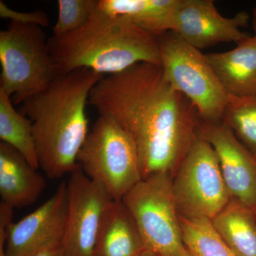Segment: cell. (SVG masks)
<instances>
[{
    "instance_id": "1",
    "label": "cell",
    "mask_w": 256,
    "mask_h": 256,
    "mask_svg": "<svg viewBox=\"0 0 256 256\" xmlns=\"http://www.w3.org/2000/svg\"><path fill=\"white\" fill-rule=\"evenodd\" d=\"M88 105L132 138L142 180L162 173L173 176L198 136L196 108L156 64L140 63L105 76L92 88Z\"/></svg>"
},
{
    "instance_id": "2",
    "label": "cell",
    "mask_w": 256,
    "mask_h": 256,
    "mask_svg": "<svg viewBox=\"0 0 256 256\" xmlns=\"http://www.w3.org/2000/svg\"><path fill=\"white\" fill-rule=\"evenodd\" d=\"M105 76L87 68L60 75L20 105L32 122L40 168L50 178L70 174L89 133L86 114L92 88Z\"/></svg>"
},
{
    "instance_id": "3",
    "label": "cell",
    "mask_w": 256,
    "mask_h": 256,
    "mask_svg": "<svg viewBox=\"0 0 256 256\" xmlns=\"http://www.w3.org/2000/svg\"><path fill=\"white\" fill-rule=\"evenodd\" d=\"M48 46L60 76L82 68L108 76L140 63L161 64L158 36L98 10L79 30L48 37Z\"/></svg>"
},
{
    "instance_id": "4",
    "label": "cell",
    "mask_w": 256,
    "mask_h": 256,
    "mask_svg": "<svg viewBox=\"0 0 256 256\" xmlns=\"http://www.w3.org/2000/svg\"><path fill=\"white\" fill-rule=\"evenodd\" d=\"M0 90L20 106L60 76L48 38L36 25L10 22L0 32Z\"/></svg>"
},
{
    "instance_id": "5",
    "label": "cell",
    "mask_w": 256,
    "mask_h": 256,
    "mask_svg": "<svg viewBox=\"0 0 256 256\" xmlns=\"http://www.w3.org/2000/svg\"><path fill=\"white\" fill-rule=\"evenodd\" d=\"M84 174L114 201H122L142 180L136 144L114 120L99 116L77 156Z\"/></svg>"
},
{
    "instance_id": "6",
    "label": "cell",
    "mask_w": 256,
    "mask_h": 256,
    "mask_svg": "<svg viewBox=\"0 0 256 256\" xmlns=\"http://www.w3.org/2000/svg\"><path fill=\"white\" fill-rule=\"evenodd\" d=\"M158 38L160 66L172 86L191 101L201 120L222 122L228 95L205 54L173 32Z\"/></svg>"
},
{
    "instance_id": "7",
    "label": "cell",
    "mask_w": 256,
    "mask_h": 256,
    "mask_svg": "<svg viewBox=\"0 0 256 256\" xmlns=\"http://www.w3.org/2000/svg\"><path fill=\"white\" fill-rule=\"evenodd\" d=\"M141 234L146 250L160 256H190L172 192V176L153 175L122 198Z\"/></svg>"
},
{
    "instance_id": "8",
    "label": "cell",
    "mask_w": 256,
    "mask_h": 256,
    "mask_svg": "<svg viewBox=\"0 0 256 256\" xmlns=\"http://www.w3.org/2000/svg\"><path fill=\"white\" fill-rule=\"evenodd\" d=\"M172 192L181 218L212 220L230 201L212 146L198 134L172 176Z\"/></svg>"
},
{
    "instance_id": "9",
    "label": "cell",
    "mask_w": 256,
    "mask_h": 256,
    "mask_svg": "<svg viewBox=\"0 0 256 256\" xmlns=\"http://www.w3.org/2000/svg\"><path fill=\"white\" fill-rule=\"evenodd\" d=\"M67 188L68 210L60 244L62 256H94L102 216L112 200L79 165L70 173Z\"/></svg>"
},
{
    "instance_id": "10",
    "label": "cell",
    "mask_w": 256,
    "mask_h": 256,
    "mask_svg": "<svg viewBox=\"0 0 256 256\" xmlns=\"http://www.w3.org/2000/svg\"><path fill=\"white\" fill-rule=\"evenodd\" d=\"M249 20L245 12L233 18L222 16L212 0H178L170 31L201 50L224 42L238 44L247 38L242 28Z\"/></svg>"
},
{
    "instance_id": "11",
    "label": "cell",
    "mask_w": 256,
    "mask_h": 256,
    "mask_svg": "<svg viewBox=\"0 0 256 256\" xmlns=\"http://www.w3.org/2000/svg\"><path fill=\"white\" fill-rule=\"evenodd\" d=\"M68 210L67 184L62 182L43 204L10 224L6 256H31L45 248L62 244Z\"/></svg>"
},
{
    "instance_id": "12",
    "label": "cell",
    "mask_w": 256,
    "mask_h": 256,
    "mask_svg": "<svg viewBox=\"0 0 256 256\" xmlns=\"http://www.w3.org/2000/svg\"><path fill=\"white\" fill-rule=\"evenodd\" d=\"M198 133L214 150L230 197L254 208L256 204V158L223 121L200 120Z\"/></svg>"
},
{
    "instance_id": "13",
    "label": "cell",
    "mask_w": 256,
    "mask_h": 256,
    "mask_svg": "<svg viewBox=\"0 0 256 256\" xmlns=\"http://www.w3.org/2000/svg\"><path fill=\"white\" fill-rule=\"evenodd\" d=\"M20 152L0 142V196L2 202L21 210L33 204L46 188V181Z\"/></svg>"
},
{
    "instance_id": "14",
    "label": "cell",
    "mask_w": 256,
    "mask_h": 256,
    "mask_svg": "<svg viewBox=\"0 0 256 256\" xmlns=\"http://www.w3.org/2000/svg\"><path fill=\"white\" fill-rule=\"evenodd\" d=\"M233 50L205 54L228 96H256V37L248 36Z\"/></svg>"
},
{
    "instance_id": "15",
    "label": "cell",
    "mask_w": 256,
    "mask_h": 256,
    "mask_svg": "<svg viewBox=\"0 0 256 256\" xmlns=\"http://www.w3.org/2000/svg\"><path fill=\"white\" fill-rule=\"evenodd\" d=\"M144 250L137 224L124 202L111 200L102 216L94 256H138Z\"/></svg>"
},
{
    "instance_id": "16",
    "label": "cell",
    "mask_w": 256,
    "mask_h": 256,
    "mask_svg": "<svg viewBox=\"0 0 256 256\" xmlns=\"http://www.w3.org/2000/svg\"><path fill=\"white\" fill-rule=\"evenodd\" d=\"M178 0H98L97 10L128 18L138 28L160 36L169 32Z\"/></svg>"
},
{
    "instance_id": "17",
    "label": "cell",
    "mask_w": 256,
    "mask_h": 256,
    "mask_svg": "<svg viewBox=\"0 0 256 256\" xmlns=\"http://www.w3.org/2000/svg\"><path fill=\"white\" fill-rule=\"evenodd\" d=\"M210 220L236 256H256V217L252 208L232 198Z\"/></svg>"
},
{
    "instance_id": "18",
    "label": "cell",
    "mask_w": 256,
    "mask_h": 256,
    "mask_svg": "<svg viewBox=\"0 0 256 256\" xmlns=\"http://www.w3.org/2000/svg\"><path fill=\"white\" fill-rule=\"evenodd\" d=\"M0 140L20 152L34 169L40 168L32 121L14 108L11 98L1 90Z\"/></svg>"
},
{
    "instance_id": "19",
    "label": "cell",
    "mask_w": 256,
    "mask_h": 256,
    "mask_svg": "<svg viewBox=\"0 0 256 256\" xmlns=\"http://www.w3.org/2000/svg\"><path fill=\"white\" fill-rule=\"evenodd\" d=\"M184 244L193 256H236L208 218H181Z\"/></svg>"
},
{
    "instance_id": "20",
    "label": "cell",
    "mask_w": 256,
    "mask_h": 256,
    "mask_svg": "<svg viewBox=\"0 0 256 256\" xmlns=\"http://www.w3.org/2000/svg\"><path fill=\"white\" fill-rule=\"evenodd\" d=\"M223 122L256 158V96H228Z\"/></svg>"
},
{
    "instance_id": "21",
    "label": "cell",
    "mask_w": 256,
    "mask_h": 256,
    "mask_svg": "<svg viewBox=\"0 0 256 256\" xmlns=\"http://www.w3.org/2000/svg\"><path fill=\"white\" fill-rule=\"evenodd\" d=\"M98 0H58V18L54 26V36H62L78 30L92 18Z\"/></svg>"
},
{
    "instance_id": "22",
    "label": "cell",
    "mask_w": 256,
    "mask_h": 256,
    "mask_svg": "<svg viewBox=\"0 0 256 256\" xmlns=\"http://www.w3.org/2000/svg\"><path fill=\"white\" fill-rule=\"evenodd\" d=\"M0 16L13 22L36 25L42 28H47L50 24V18L43 10H38L30 12H18L9 8L2 1H0Z\"/></svg>"
},
{
    "instance_id": "23",
    "label": "cell",
    "mask_w": 256,
    "mask_h": 256,
    "mask_svg": "<svg viewBox=\"0 0 256 256\" xmlns=\"http://www.w3.org/2000/svg\"><path fill=\"white\" fill-rule=\"evenodd\" d=\"M12 207L1 202L0 203V256H6V244L8 229L13 222Z\"/></svg>"
},
{
    "instance_id": "24",
    "label": "cell",
    "mask_w": 256,
    "mask_h": 256,
    "mask_svg": "<svg viewBox=\"0 0 256 256\" xmlns=\"http://www.w3.org/2000/svg\"><path fill=\"white\" fill-rule=\"evenodd\" d=\"M31 256H62L60 244L45 248Z\"/></svg>"
},
{
    "instance_id": "25",
    "label": "cell",
    "mask_w": 256,
    "mask_h": 256,
    "mask_svg": "<svg viewBox=\"0 0 256 256\" xmlns=\"http://www.w3.org/2000/svg\"><path fill=\"white\" fill-rule=\"evenodd\" d=\"M252 28H254V32H255L254 36L256 37V5L252 10Z\"/></svg>"
},
{
    "instance_id": "26",
    "label": "cell",
    "mask_w": 256,
    "mask_h": 256,
    "mask_svg": "<svg viewBox=\"0 0 256 256\" xmlns=\"http://www.w3.org/2000/svg\"><path fill=\"white\" fill-rule=\"evenodd\" d=\"M138 256H160L158 254H154V252H150L148 250H144L142 254H140Z\"/></svg>"
},
{
    "instance_id": "27",
    "label": "cell",
    "mask_w": 256,
    "mask_h": 256,
    "mask_svg": "<svg viewBox=\"0 0 256 256\" xmlns=\"http://www.w3.org/2000/svg\"><path fill=\"white\" fill-rule=\"evenodd\" d=\"M252 210H254V214H255L256 217V204L255 206L254 207V208H252Z\"/></svg>"
},
{
    "instance_id": "28",
    "label": "cell",
    "mask_w": 256,
    "mask_h": 256,
    "mask_svg": "<svg viewBox=\"0 0 256 256\" xmlns=\"http://www.w3.org/2000/svg\"><path fill=\"white\" fill-rule=\"evenodd\" d=\"M190 256H192V254H190Z\"/></svg>"
}]
</instances>
